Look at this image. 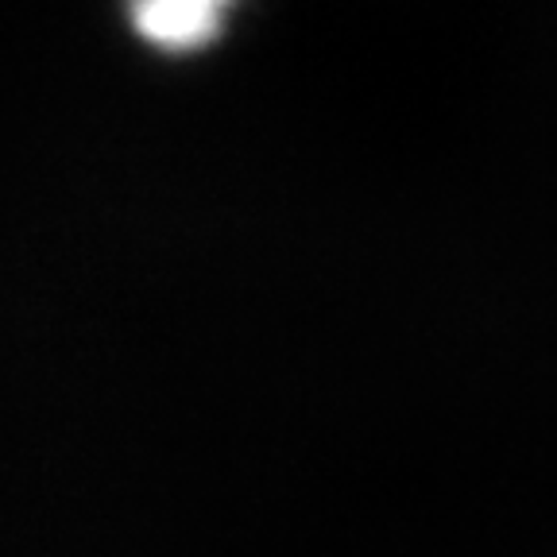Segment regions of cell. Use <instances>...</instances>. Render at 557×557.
Instances as JSON below:
<instances>
[{
  "mask_svg": "<svg viewBox=\"0 0 557 557\" xmlns=\"http://www.w3.org/2000/svg\"><path fill=\"white\" fill-rule=\"evenodd\" d=\"M236 0H128V16L151 47L171 54L201 51L225 32Z\"/></svg>",
  "mask_w": 557,
  "mask_h": 557,
  "instance_id": "obj_1",
  "label": "cell"
}]
</instances>
